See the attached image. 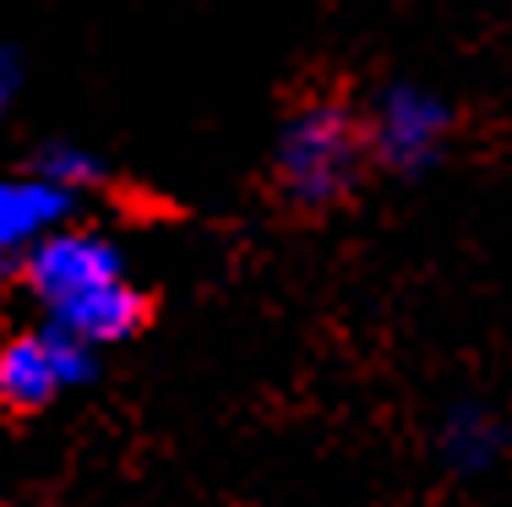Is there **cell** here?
<instances>
[{
  "mask_svg": "<svg viewBox=\"0 0 512 507\" xmlns=\"http://www.w3.org/2000/svg\"><path fill=\"white\" fill-rule=\"evenodd\" d=\"M33 169H39L44 180H55L60 191H71V197L99 180V159H93L88 148H77V142H50V148H39Z\"/></svg>",
  "mask_w": 512,
  "mask_h": 507,
  "instance_id": "cell-7",
  "label": "cell"
},
{
  "mask_svg": "<svg viewBox=\"0 0 512 507\" xmlns=\"http://www.w3.org/2000/svg\"><path fill=\"white\" fill-rule=\"evenodd\" d=\"M11 99H17V60H11L6 50H0V120H6Z\"/></svg>",
  "mask_w": 512,
  "mask_h": 507,
  "instance_id": "cell-8",
  "label": "cell"
},
{
  "mask_svg": "<svg viewBox=\"0 0 512 507\" xmlns=\"http://www.w3.org/2000/svg\"><path fill=\"white\" fill-rule=\"evenodd\" d=\"M436 442H442V458L458 469V475H480V469H491L496 458H502L507 431L485 404H458V409H447Z\"/></svg>",
  "mask_w": 512,
  "mask_h": 507,
  "instance_id": "cell-6",
  "label": "cell"
},
{
  "mask_svg": "<svg viewBox=\"0 0 512 507\" xmlns=\"http://www.w3.org/2000/svg\"><path fill=\"white\" fill-rule=\"evenodd\" d=\"M447 137H453V110L420 82H393L376 93L371 115H365V148L387 169H431L442 159Z\"/></svg>",
  "mask_w": 512,
  "mask_h": 507,
  "instance_id": "cell-4",
  "label": "cell"
},
{
  "mask_svg": "<svg viewBox=\"0 0 512 507\" xmlns=\"http://www.w3.org/2000/svg\"><path fill=\"white\" fill-rule=\"evenodd\" d=\"M71 191H60L55 180H44L39 169L28 175H0V273L22 268L33 246H39L50 229H60L71 219Z\"/></svg>",
  "mask_w": 512,
  "mask_h": 507,
  "instance_id": "cell-5",
  "label": "cell"
},
{
  "mask_svg": "<svg viewBox=\"0 0 512 507\" xmlns=\"http://www.w3.org/2000/svg\"><path fill=\"white\" fill-rule=\"evenodd\" d=\"M93 377V349L82 338L33 322V328L11 333L0 344V409L17 415H39L55 398H66L71 388Z\"/></svg>",
  "mask_w": 512,
  "mask_h": 507,
  "instance_id": "cell-3",
  "label": "cell"
},
{
  "mask_svg": "<svg viewBox=\"0 0 512 507\" xmlns=\"http://www.w3.org/2000/svg\"><path fill=\"white\" fill-rule=\"evenodd\" d=\"M22 284H28V300L39 306V322L82 338L88 349L131 338L142 328V311H148V295H142L126 251L82 224L50 229L22 257Z\"/></svg>",
  "mask_w": 512,
  "mask_h": 507,
  "instance_id": "cell-1",
  "label": "cell"
},
{
  "mask_svg": "<svg viewBox=\"0 0 512 507\" xmlns=\"http://www.w3.org/2000/svg\"><path fill=\"white\" fill-rule=\"evenodd\" d=\"M371 159L365 148V120L344 110L338 99H311L278 131V186L300 202V208H327L344 191H355L360 169Z\"/></svg>",
  "mask_w": 512,
  "mask_h": 507,
  "instance_id": "cell-2",
  "label": "cell"
}]
</instances>
